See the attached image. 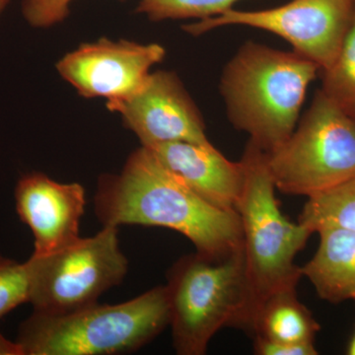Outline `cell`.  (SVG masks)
<instances>
[{
    "label": "cell",
    "instance_id": "1",
    "mask_svg": "<svg viewBox=\"0 0 355 355\" xmlns=\"http://www.w3.org/2000/svg\"><path fill=\"white\" fill-rule=\"evenodd\" d=\"M94 207L103 226L172 229L205 256L219 258L243 249L238 212L203 200L144 146L130 154L120 174L100 178Z\"/></svg>",
    "mask_w": 355,
    "mask_h": 355
},
{
    "label": "cell",
    "instance_id": "2",
    "mask_svg": "<svg viewBox=\"0 0 355 355\" xmlns=\"http://www.w3.org/2000/svg\"><path fill=\"white\" fill-rule=\"evenodd\" d=\"M321 69L295 51L248 41L222 70L228 120L266 153L295 130L307 89Z\"/></svg>",
    "mask_w": 355,
    "mask_h": 355
},
{
    "label": "cell",
    "instance_id": "3",
    "mask_svg": "<svg viewBox=\"0 0 355 355\" xmlns=\"http://www.w3.org/2000/svg\"><path fill=\"white\" fill-rule=\"evenodd\" d=\"M170 324L166 286L119 304L94 303L60 315L33 312L21 324L24 355H112L135 352Z\"/></svg>",
    "mask_w": 355,
    "mask_h": 355
},
{
    "label": "cell",
    "instance_id": "4",
    "mask_svg": "<svg viewBox=\"0 0 355 355\" xmlns=\"http://www.w3.org/2000/svg\"><path fill=\"white\" fill-rule=\"evenodd\" d=\"M173 345L180 355H202L225 327L251 328L253 305L244 252L214 258L196 253L168 272Z\"/></svg>",
    "mask_w": 355,
    "mask_h": 355
},
{
    "label": "cell",
    "instance_id": "5",
    "mask_svg": "<svg viewBox=\"0 0 355 355\" xmlns=\"http://www.w3.org/2000/svg\"><path fill=\"white\" fill-rule=\"evenodd\" d=\"M241 162L244 184L236 211L241 220L253 323L254 313L266 298L297 286L303 275L294 260L313 233L280 211L265 151L249 140Z\"/></svg>",
    "mask_w": 355,
    "mask_h": 355
},
{
    "label": "cell",
    "instance_id": "6",
    "mask_svg": "<svg viewBox=\"0 0 355 355\" xmlns=\"http://www.w3.org/2000/svg\"><path fill=\"white\" fill-rule=\"evenodd\" d=\"M275 184L287 195L311 196L355 178V119L320 89L295 130L266 153Z\"/></svg>",
    "mask_w": 355,
    "mask_h": 355
},
{
    "label": "cell",
    "instance_id": "7",
    "mask_svg": "<svg viewBox=\"0 0 355 355\" xmlns=\"http://www.w3.org/2000/svg\"><path fill=\"white\" fill-rule=\"evenodd\" d=\"M29 303L34 312L60 315L98 302L103 293L119 286L128 270L121 252L119 227L103 226L93 237L26 261Z\"/></svg>",
    "mask_w": 355,
    "mask_h": 355
},
{
    "label": "cell",
    "instance_id": "8",
    "mask_svg": "<svg viewBox=\"0 0 355 355\" xmlns=\"http://www.w3.org/2000/svg\"><path fill=\"white\" fill-rule=\"evenodd\" d=\"M354 8L355 0H291L263 10L229 9L220 15L184 25L183 30L200 36L217 28L237 25L272 33L323 72L335 62Z\"/></svg>",
    "mask_w": 355,
    "mask_h": 355
},
{
    "label": "cell",
    "instance_id": "9",
    "mask_svg": "<svg viewBox=\"0 0 355 355\" xmlns=\"http://www.w3.org/2000/svg\"><path fill=\"white\" fill-rule=\"evenodd\" d=\"M166 50L159 44L103 38L60 58V76L84 98H105L107 108L132 96L151 73L153 65L164 60Z\"/></svg>",
    "mask_w": 355,
    "mask_h": 355
},
{
    "label": "cell",
    "instance_id": "10",
    "mask_svg": "<svg viewBox=\"0 0 355 355\" xmlns=\"http://www.w3.org/2000/svg\"><path fill=\"white\" fill-rule=\"evenodd\" d=\"M151 148L169 142L210 144L205 121L176 73L158 70L132 96L108 108Z\"/></svg>",
    "mask_w": 355,
    "mask_h": 355
},
{
    "label": "cell",
    "instance_id": "11",
    "mask_svg": "<svg viewBox=\"0 0 355 355\" xmlns=\"http://www.w3.org/2000/svg\"><path fill=\"white\" fill-rule=\"evenodd\" d=\"M16 210L31 229L35 254H46L73 244L80 238L85 210V190L80 184H62L40 172L21 177L16 184Z\"/></svg>",
    "mask_w": 355,
    "mask_h": 355
},
{
    "label": "cell",
    "instance_id": "12",
    "mask_svg": "<svg viewBox=\"0 0 355 355\" xmlns=\"http://www.w3.org/2000/svg\"><path fill=\"white\" fill-rule=\"evenodd\" d=\"M148 149L193 193L218 209L236 211L244 184L241 161L228 160L212 144L169 142Z\"/></svg>",
    "mask_w": 355,
    "mask_h": 355
},
{
    "label": "cell",
    "instance_id": "13",
    "mask_svg": "<svg viewBox=\"0 0 355 355\" xmlns=\"http://www.w3.org/2000/svg\"><path fill=\"white\" fill-rule=\"evenodd\" d=\"M315 256L303 268L318 295L329 302L355 299V232L345 229L320 230Z\"/></svg>",
    "mask_w": 355,
    "mask_h": 355
},
{
    "label": "cell",
    "instance_id": "14",
    "mask_svg": "<svg viewBox=\"0 0 355 355\" xmlns=\"http://www.w3.org/2000/svg\"><path fill=\"white\" fill-rule=\"evenodd\" d=\"M320 324L298 300L296 288L284 289L259 306L251 326L254 338L280 343H314Z\"/></svg>",
    "mask_w": 355,
    "mask_h": 355
},
{
    "label": "cell",
    "instance_id": "15",
    "mask_svg": "<svg viewBox=\"0 0 355 355\" xmlns=\"http://www.w3.org/2000/svg\"><path fill=\"white\" fill-rule=\"evenodd\" d=\"M298 222L312 233L327 228L355 232V178L308 198Z\"/></svg>",
    "mask_w": 355,
    "mask_h": 355
},
{
    "label": "cell",
    "instance_id": "16",
    "mask_svg": "<svg viewBox=\"0 0 355 355\" xmlns=\"http://www.w3.org/2000/svg\"><path fill=\"white\" fill-rule=\"evenodd\" d=\"M322 73L324 94L355 119V8L335 62Z\"/></svg>",
    "mask_w": 355,
    "mask_h": 355
},
{
    "label": "cell",
    "instance_id": "17",
    "mask_svg": "<svg viewBox=\"0 0 355 355\" xmlns=\"http://www.w3.org/2000/svg\"><path fill=\"white\" fill-rule=\"evenodd\" d=\"M239 0H140L137 11L153 21L202 20L232 9Z\"/></svg>",
    "mask_w": 355,
    "mask_h": 355
},
{
    "label": "cell",
    "instance_id": "18",
    "mask_svg": "<svg viewBox=\"0 0 355 355\" xmlns=\"http://www.w3.org/2000/svg\"><path fill=\"white\" fill-rule=\"evenodd\" d=\"M30 282L26 263L0 256V319L29 302Z\"/></svg>",
    "mask_w": 355,
    "mask_h": 355
},
{
    "label": "cell",
    "instance_id": "19",
    "mask_svg": "<svg viewBox=\"0 0 355 355\" xmlns=\"http://www.w3.org/2000/svg\"><path fill=\"white\" fill-rule=\"evenodd\" d=\"M73 0H23L22 14L31 27L50 28L62 22L69 14Z\"/></svg>",
    "mask_w": 355,
    "mask_h": 355
},
{
    "label": "cell",
    "instance_id": "20",
    "mask_svg": "<svg viewBox=\"0 0 355 355\" xmlns=\"http://www.w3.org/2000/svg\"><path fill=\"white\" fill-rule=\"evenodd\" d=\"M254 352L260 355H316L314 343H280L254 338Z\"/></svg>",
    "mask_w": 355,
    "mask_h": 355
},
{
    "label": "cell",
    "instance_id": "21",
    "mask_svg": "<svg viewBox=\"0 0 355 355\" xmlns=\"http://www.w3.org/2000/svg\"><path fill=\"white\" fill-rule=\"evenodd\" d=\"M0 355H24L22 349L17 342L13 343L7 340L6 336L0 333Z\"/></svg>",
    "mask_w": 355,
    "mask_h": 355
},
{
    "label": "cell",
    "instance_id": "22",
    "mask_svg": "<svg viewBox=\"0 0 355 355\" xmlns=\"http://www.w3.org/2000/svg\"><path fill=\"white\" fill-rule=\"evenodd\" d=\"M9 2H10V0H0V17H1L2 13L6 10Z\"/></svg>",
    "mask_w": 355,
    "mask_h": 355
},
{
    "label": "cell",
    "instance_id": "23",
    "mask_svg": "<svg viewBox=\"0 0 355 355\" xmlns=\"http://www.w3.org/2000/svg\"><path fill=\"white\" fill-rule=\"evenodd\" d=\"M349 354L355 355V335L354 338H352V342L349 343Z\"/></svg>",
    "mask_w": 355,
    "mask_h": 355
}]
</instances>
